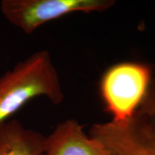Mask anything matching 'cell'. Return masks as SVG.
Instances as JSON below:
<instances>
[{"label":"cell","mask_w":155,"mask_h":155,"mask_svg":"<svg viewBox=\"0 0 155 155\" xmlns=\"http://www.w3.org/2000/svg\"><path fill=\"white\" fill-rule=\"evenodd\" d=\"M89 134L112 155H155V121L137 112L124 121L94 124Z\"/></svg>","instance_id":"obj_4"},{"label":"cell","mask_w":155,"mask_h":155,"mask_svg":"<svg viewBox=\"0 0 155 155\" xmlns=\"http://www.w3.org/2000/svg\"><path fill=\"white\" fill-rule=\"evenodd\" d=\"M39 96L55 105L64 98L58 71L46 50L35 52L0 76V125Z\"/></svg>","instance_id":"obj_1"},{"label":"cell","mask_w":155,"mask_h":155,"mask_svg":"<svg viewBox=\"0 0 155 155\" xmlns=\"http://www.w3.org/2000/svg\"><path fill=\"white\" fill-rule=\"evenodd\" d=\"M114 5L113 0H2L0 11L11 25L30 35L71 13L102 12Z\"/></svg>","instance_id":"obj_3"},{"label":"cell","mask_w":155,"mask_h":155,"mask_svg":"<svg viewBox=\"0 0 155 155\" xmlns=\"http://www.w3.org/2000/svg\"><path fill=\"white\" fill-rule=\"evenodd\" d=\"M46 137L16 119L0 125V155H43Z\"/></svg>","instance_id":"obj_6"},{"label":"cell","mask_w":155,"mask_h":155,"mask_svg":"<svg viewBox=\"0 0 155 155\" xmlns=\"http://www.w3.org/2000/svg\"><path fill=\"white\" fill-rule=\"evenodd\" d=\"M153 77L152 66L138 62H121L106 70L101 78L99 90L111 121H124L135 115Z\"/></svg>","instance_id":"obj_2"},{"label":"cell","mask_w":155,"mask_h":155,"mask_svg":"<svg viewBox=\"0 0 155 155\" xmlns=\"http://www.w3.org/2000/svg\"><path fill=\"white\" fill-rule=\"evenodd\" d=\"M43 155H112L104 144L85 132L75 119L56 126L46 137Z\"/></svg>","instance_id":"obj_5"},{"label":"cell","mask_w":155,"mask_h":155,"mask_svg":"<svg viewBox=\"0 0 155 155\" xmlns=\"http://www.w3.org/2000/svg\"><path fill=\"white\" fill-rule=\"evenodd\" d=\"M137 113L146 116L155 121V76L153 77L148 91Z\"/></svg>","instance_id":"obj_7"}]
</instances>
